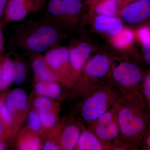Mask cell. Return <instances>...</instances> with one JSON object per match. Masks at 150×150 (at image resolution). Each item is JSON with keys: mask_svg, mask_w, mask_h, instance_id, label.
I'll list each match as a JSON object with an SVG mask.
<instances>
[{"mask_svg": "<svg viewBox=\"0 0 150 150\" xmlns=\"http://www.w3.org/2000/svg\"><path fill=\"white\" fill-rule=\"evenodd\" d=\"M118 120L123 150H141V144L150 128V118L142 90L119 100Z\"/></svg>", "mask_w": 150, "mask_h": 150, "instance_id": "cell-1", "label": "cell"}, {"mask_svg": "<svg viewBox=\"0 0 150 150\" xmlns=\"http://www.w3.org/2000/svg\"><path fill=\"white\" fill-rule=\"evenodd\" d=\"M122 96L115 87L105 81L101 82L81 97L71 115L86 125L103 115Z\"/></svg>", "mask_w": 150, "mask_h": 150, "instance_id": "cell-2", "label": "cell"}, {"mask_svg": "<svg viewBox=\"0 0 150 150\" xmlns=\"http://www.w3.org/2000/svg\"><path fill=\"white\" fill-rule=\"evenodd\" d=\"M116 59L114 55L107 52H100L90 58L79 79L70 89L69 99L80 98L94 86L106 81Z\"/></svg>", "mask_w": 150, "mask_h": 150, "instance_id": "cell-3", "label": "cell"}, {"mask_svg": "<svg viewBox=\"0 0 150 150\" xmlns=\"http://www.w3.org/2000/svg\"><path fill=\"white\" fill-rule=\"evenodd\" d=\"M143 73L136 64L123 60L114 65L106 82L117 89L122 96L127 97L141 89Z\"/></svg>", "mask_w": 150, "mask_h": 150, "instance_id": "cell-4", "label": "cell"}, {"mask_svg": "<svg viewBox=\"0 0 150 150\" xmlns=\"http://www.w3.org/2000/svg\"><path fill=\"white\" fill-rule=\"evenodd\" d=\"M119 99L99 118L86 125L87 128L95 134L110 150L121 149L118 120Z\"/></svg>", "mask_w": 150, "mask_h": 150, "instance_id": "cell-5", "label": "cell"}, {"mask_svg": "<svg viewBox=\"0 0 150 150\" xmlns=\"http://www.w3.org/2000/svg\"><path fill=\"white\" fill-rule=\"evenodd\" d=\"M84 124L72 115L64 118L62 123L48 133L52 140L59 145L61 150H74L82 131L86 128Z\"/></svg>", "mask_w": 150, "mask_h": 150, "instance_id": "cell-6", "label": "cell"}, {"mask_svg": "<svg viewBox=\"0 0 150 150\" xmlns=\"http://www.w3.org/2000/svg\"><path fill=\"white\" fill-rule=\"evenodd\" d=\"M46 63L56 75L59 82L69 88L71 74L69 49L65 47L54 48L44 56Z\"/></svg>", "mask_w": 150, "mask_h": 150, "instance_id": "cell-7", "label": "cell"}, {"mask_svg": "<svg viewBox=\"0 0 150 150\" xmlns=\"http://www.w3.org/2000/svg\"><path fill=\"white\" fill-rule=\"evenodd\" d=\"M92 51L91 45L86 41L81 42L69 48L71 68L69 89L74 84L81 76Z\"/></svg>", "mask_w": 150, "mask_h": 150, "instance_id": "cell-8", "label": "cell"}, {"mask_svg": "<svg viewBox=\"0 0 150 150\" xmlns=\"http://www.w3.org/2000/svg\"><path fill=\"white\" fill-rule=\"evenodd\" d=\"M58 39V33L56 30L51 26L44 25L30 35L26 43L30 51L41 54L55 44Z\"/></svg>", "mask_w": 150, "mask_h": 150, "instance_id": "cell-9", "label": "cell"}, {"mask_svg": "<svg viewBox=\"0 0 150 150\" xmlns=\"http://www.w3.org/2000/svg\"><path fill=\"white\" fill-rule=\"evenodd\" d=\"M6 103L13 116L16 129L23 123L28 111L27 95L21 89H15L7 96Z\"/></svg>", "mask_w": 150, "mask_h": 150, "instance_id": "cell-10", "label": "cell"}, {"mask_svg": "<svg viewBox=\"0 0 150 150\" xmlns=\"http://www.w3.org/2000/svg\"><path fill=\"white\" fill-rule=\"evenodd\" d=\"M124 21L137 24L150 17V0H138L126 6L120 13Z\"/></svg>", "mask_w": 150, "mask_h": 150, "instance_id": "cell-11", "label": "cell"}, {"mask_svg": "<svg viewBox=\"0 0 150 150\" xmlns=\"http://www.w3.org/2000/svg\"><path fill=\"white\" fill-rule=\"evenodd\" d=\"M93 18V26L95 31L111 38L118 35L124 28L122 21L116 16L96 15Z\"/></svg>", "mask_w": 150, "mask_h": 150, "instance_id": "cell-12", "label": "cell"}, {"mask_svg": "<svg viewBox=\"0 0 150 150\" xmlns=\"http://www.w3.org/2000/svg\"><path fill=\"white\" fill-rule=\"evenodd\" d=\"M33 7L31 0H8L4 13L5 21L10 22L22 20Z\"/></svg>", "mask_w": 150, "mask_h": 150, "instance_id": "cell-13", "label": "cell"}, {"mask_svg": "<svg viewBox=\"0 0 150 150\" xmlns=\"http://www.w3.org/2000/svg\"><path fill=\"white\" fill-rule=\"evenodd\" d=\"M82 6L81 0H51L48 11L50 14L55 16H73L80 12Z\"/></svg>", "mask_w": 150, "mask_h": 150, "instance_id": "cell-14", "label": "cell"}, {"mask_svg": "<svg viewBox=\"0 0 150 150\" xmlns=\"http://www.w3.org/2000/svg\"><path fill=\"white\" fill-rule=\"evenodd\" d=\"M75 150H110L99 138L86 127L80 134Z\"/></svg>", "mask_w": 150, "mask_h": 150, "instance_id": "cell-15", "label": "cell"}, {"mask_svg": "<svg viewBox=\"0 0 150 150\" xmlns=\"http://www.w3.org/2000/svg\"><path fill=\"white\" fill-rule=\"evenodd\" d=\"M39 135L28 129H23L19 134L18 146L22 150H38L42 148V145Z\"/></svg>", "mask_w": 150, "mask_h": 150, "instance_id": "cell-16", "label": "cell"}, {"mask_svg": "<svg viewBox=\"0 0 150 150\" xmlns=\"http://www.w3.org/2000/svg\"><path fill=\"white\" fill-rule=\"evenodd\" d=\"M32 67L36 80L59 82L56 75L46 63L44 57H36L33 60Z\"/></svg>", "mask_w": 150, "mask_h": 150, "instance_id": "cell-17", "label": "cell"}, {"mask_svg": "<svg viewBox=\"0 0 150 150\" xmlns=\"http://www.w3.org/2000/svg\"><path fill=\"white\" fill-rule=\"evenodd\" d=\"M35 91L41 96L52 99L59 98L61 93L60 86L56 82H44L36 80L34 86Z\"/></svg>", "mask_w": 150, "mask_h": 150, "instance_id": "cell-18", "label": "cell"}, {"mask_svg": "<svg viewBox=\"0 0 150 150\" xmlns=\"http://www.w3.org/2000/svg\"><path fill=\"white\" fill-rule=\"evenodd\" d=\"M92 10L95 15L116 16L121 12L120 2L119 0H104L95 6Z\"/></svg>", "mask_w": 150, "mask_h": 150, "instance_id": "cell-19", "label": "cell"}, {"mask_svg": "<svg viewBox=\"0 0 150 150\" xmlns=\"http://www.w3.org/2000/svg\"><path fill=\"white\" fill-rule=\"evenodd\" d=\"M38 112L42 125L43 137H45L58 124L59 111H44Z\"/></svg>", "mask_w": 150, "mask_h": 150, "instance_id": "cell-20", "label": "cell"}, {"mask_svg": "<svg viewBox=\"0 0 150 150\" xmlns=\"http://www.w3.org/2000/svg\"><path fill=\"white\" fill-rule=\"evenodd\" d=\"M135 34L129 28H123L118 35L111 38V42L115 48L121 51L127 50L134 41Z\"/></svg>", "mask_w": 150, "mask_h": 150, "instance_id": "cell-21", "label": "cell"}, {"mask_svg": "<svg viewBox=\"0 0 150 150\" xmlns=\"http://www.w3.org/2000/svg\"><path fill=\"white\" fill-rule=\"evenodd\" d=\"M35 110L38 112L44 111H60V104L47 97L39 96L34 102Z\"/></svg>", "mask_w": 150, "mask_h": 150, "instance_id": "cell-22", "label": "cell"}, {"mask_svg": "<svg viewBox=\"0 0 150 150\" xmlns=\"http://www.w3.org/2000/svg\"><path fill=\"white\" fill-rule=\"evenodd\" d=\"M1 71L3 79L9 85L14 81V63L7 57H1Z\"/></svg>", "mask_w": 150, "mask_h": 150, "instance_id": "cell-23", "label": "cell"}, {"mask_svg": "<svg viewBox=\"0 0 150 150\" xmlns=\"http://www.w3.org/2000/svg\"><path fill=\"white\" fill-rule=\"evenodd\" d=\"M0 119L13 132L16 131L13 116L7 105L6 100L0 98Z\"/></svg>", "mask_w": 150, "mask_h": 150, "instance_id": "cell-24", "label": "cell"}, {"mask_svg": "<svg viewBox=\"0 0 150 150\" xmlns=\"http://www.w3.org/2000/svg\"><path fill=\"white\" fill-rule=\"evenodd\" d=\"M28 127L39 136L43 137L42 125L39 113L37 110H31L28 116Z\"/></svg>", "mask_w": 150, "mask_h": 150, "instance_id": "cell-25", "label": "cell"}, {"mask_svg": "<svg viewBox=\"0 0 150 150\" xmlns=\"http://www.w3.org/2000/svg\"><path fill=\"white\" fill-rule=\"evenodd\" d=\"M141 90L150 118V70L143 73Z\"/></svg>", "mask_w": 150, "mask_h": 150, "instance_id": "cell-26", "label": "cell"}, {"mask_svg": "<svg viewBox=\"0 0 150 150\" xmlns=\"http://www.w3.org/2000/svg\"><path fill=\"white\" fill-rule=\"evenodd\" d=\"M15 67L14 81L16 85H21L24 82L26 77V69L23 63L20 62H14Z\"/></svg>", "mask_w": 150, "mask_h": 150, "instance_id": "cell-27", "label": "cell"}, {"mask_svg": "<svg viewBox=\"0 0 150 150\" xmlns=\"http://www.w3.org/2000/svg\"><path fill=\"white\" fill-rule=\"evenodd\" d=\"M136 36L141 43L149 38H150V27L148 25H145L137 30Z\"/></svg>", "mask_w": 150, "mask_h": 150, "instance_id": "cell-28", "label": "cell"}, {"mask_svg": "<svg viewBox=\"0 0 150 150\" xmlns=\"http://www.w3.org/2000/svg\"><path fill=\"white\" fill-rule=\"evenodd\" d=\"M143 47V58L150 67V38L142 43Z\"/></svg>", "mask_w": 150, "mask_h": 150, "instance_id": "cell-29", "label": "cell"}, {"mask_svg": "<svg viewBox=\"0 0 150 150\" xmlns=\"http://www.w3.org/2000/svg\"><path fill=\"white\" fill-rule=\"evenodd\" d=\"M141 150H150V128L142 139Z\"/></svg>", "mask_w": 150, "mask_h": 150, "instance_id": "cell-30", "label": "cell"}, {"mask_svg": "<svg viewBox=\"0 0 150 150\" xmlns=\"http://www.w3.org/2000/svg\"><path fill=\"white\" fill-rule=\"evenodd\" d=\"M12 132H13L8 129L0 119V140H3L8 135H10Z\"/></svg>", "mask_w": 150, "mask_h": 150, "instance_id": "cell-31", "label": "cell"}, {"mask_svg": "<svg viewBox=\"0 0 150 150\" xmlns=\"http://www.w3.org/2000/svg\"><path fill=\"white\" fill-rule=\"evenodd\" d=\"M42 149L43 150H61L59 145L56 142L51 140L46 141L42 146Z\"/></svg>", "mask_w": 150, "mask_h": 150, "instance_id": "cell-32", "label": "cell"}, {"mask_svg": "<svg viewBox=\"0 0 150 150\" xmlns=\"http://www.w3.org/2000/svg\"><path fill=\"white\" fill-rule=\"evenodd\" d=\"M8 84L3 79L1 71V56L0 57V91L4 90L8 86Z\"/></svg>", "mask_w": 150, "mask_h": 150, "instance_id": "cell-33", "label": "cell"}, {"mask_svg": "<svg viewBox=\"0 0 150 150\" xmlns=\"http://www.w3.org/2000/svg\"><path fill=\"white\" fill-rule=\"evenodd\" d=\"M8 0H0V21L4 13L6 6Z\"/></svg>", "mask_w": 150, "mask_h": 150, "instance_id": "cell-34", "label": "cell"}, {"mask_svg": "<svg viewBox=\"0 0 150 150\" xmlns=\"http://www.w3.org/2000/svg\"><path fill=\"white\" fill-rule=\"evenodd\" d=\"M4 38L3 36L2 29V23L0 21V57L2 53L4 48Z\"/></svg>", "mask_w": 150, "mask_h": 150, "instance_id": "cell-35", "label": "cell"}, {"mask_svg": "<svg viewBox=\"0 0 150 150\" xmlns=\"http://www.w3.org/2000/svg\"><path fill=\"white\" fill-rule=\"evenodd\" d=\"M6 146L3 140H0V150L5 149Z\"/></svg>", "mask_w": 150, "mask_h": 150, "instance_id": "cell-36", "label": "cell"}]
</instances>
